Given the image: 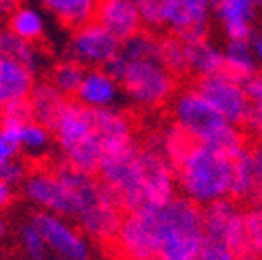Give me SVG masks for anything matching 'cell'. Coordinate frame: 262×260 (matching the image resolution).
Instances as JSON below:
<instances>
[{
	"label": "cell",
	"mask_w": 262,
	"mask_h": 260,
	"mask_svg": "<svg viewBox=\"0 0 262 260\" xmlns=\"http://www.w3.org/2000/svg\"><path fill=\"white\" fill-rule=\"evenodd\" d=\"M96 132V121H94V109L81 104L79 100H71L64 109V113L58 119V125L54 129V134L62 146V150L67 152L69 148L81 144Z\"/></svg>",
	"instance_id": "4fadbf2b"
},
{
	"label": "cell",
	"mask_w": 262,
	"mask_h": 260,
	"mask_svg": "<svg viewBox=\"0 0 262 260\" xmlns=\"http://www.w3.org/2000/svg\"><path fill=\"white\" fill-rule=\"evenodd\" d=\"M0 115H3V104H0Z\"/></svg>",
	"instance_id": "bcb514c9"
},
{
	"label": "cell",
	"mask_w": 262,
	"mask_h": 260,
	"mask_svg": "<svg viewBox=\"0 0 262 260\" xmlns=\"http://www.w3.org/2000/svg\"><path fill=\"white\" fill-rule=\"evenodd\" d=\"M11 202V187L9 183L0 181V206H7Z\"/></svg>",
	"instance_id": "ab89813d"
},
{
	"label": "cell",
	"mask_w": 262,
	"mask_h": 260,
	"mask_svg": "<svg viewBox=\"0 0 262 260\" xmlns=\"http://www.w3.org/2000/svg\"><path fill=\"white\" fill-rule=\"evenodd\" d=\"M195 90L223 115L227 123H231L235 127H242L248 123L254 104L246 92V85L225 75H214V77L200 79Z\"/></svg>",
	"instance_id": "52a82bcc"
},
{
	"label": "cell",
	"mask_w": 262,
	"mask_h": 260,
	"mask_svg": "<svg viewBox=\"0 0 262 260\" xmlns=\"http://www.w3.org/2000/svg\"><path fill=\"white\" fill-rule=\"evenodd\" d=\"M23 242H25V248H27L31 258L42 260L44 248H46V240L42 237V233L36 229L34 225H29V227H25V229H23Z\"/></svg>",
	"instance_id": "d6a6232c"
},
{
	"label": "cell",
	"mask_w": 262,
	"mask_h": 260,
	"mask_svg": "<svg viewBox=\"0 0 262 260\" xmlns=\"http://www.w3.org/2000/svg\"><path fill=\"white\" fill-rule=\"evenodd\" d=\"M246 92L250 96L252 104H262V73H258L254 79L246 83Z\"/></svg>",
	"instance_id": "8d00e7d4"
},
{
	"label": "cell",
	"mask_w": 262,
	"mask_h": 260,
	"mask_svg": "<svg viewBox=\"0 0 262 260\" xmlns=\"http://www.w3.org/2000/svg\"><path fill=\"white\" fill-rule=\"evenodd\" d=\"M0 121H13V123H21V125L38 123L34 106H31L29 98H19V100H11V102L3 104V115H0Z\"/></svg>",
	"instance_id": "1f68e13d"
},
{
	"label": "cell",
	"mask_w": 262,
	"mask_h": 260,
	"mask_svg": "<svg viewBox=\"0 0 262 260\" xmlns=\"http://www.w3.org/2000/svg\"><path fill=\"white\" fill-rule=\"evenodd\" d=\"M44 5L71 29H81L94 21L98 0H44Z\"/></svg>",
	"instance_id": "603a6c76"
},
{
	"label": "cell",
	"mask_w": 262,
	"mask_h": 260,
	"mask_svg": "<svg viewBox=\"0 0 262 260\" xmlns=\"http://www.w3.org/2000/svg\"><path fill=\"white\" fill-rule=\"evenodd\" d=\"M254 0H219L214 15L223 23V29L229 42H252L254 38V17H256Z\"/></svg>",
	"instance_id": "7c38bea8"
},
{
	"label": "cell",
	"mask_w": 262,
	"mask_h": 260,
	"mask_svg": "<svg viewBox=\"0 0 262 260\" xmlns=\"http://www.w3.org/2000/svg\"><path fill=\"white\" fill-rule=\"evenodd\" d=\"M25 189L29 193V198H34L42 206L60 214L75 216V202L71 191L64 187V183L54 173H38L34 177H29Z\"/></svg>",
	"instance_id": "5bb4252c"
},
{
	"label": "cell",
	"mask_w": 262,
	"mask_h": 260,
	"mask_svg": "<svg viewBox=\"0 0 262 260\" xmlns=\"http://www.w3.org/2000/svg\"><path fill=\"white\" fill-rule=\"evenodd\" d=\"M19 7V0H0V15H7V13H15Z\"/></svg>",
	"instance_id": "f35d334b"
},
{
	"label": "cell",
	"mask_w": 262,
	"mask_h": 260,
	"mask_svg": "<svg viewBox=\"0 0 262 260\" xmlns=\"http://www.w3.org/2000/svg\"><path fill=\"white\" fill-rule=\"evenodd\" d=\"M256 185V171H254V152L246 148L233 158L231 169V193L229 198H252Z\"/></svg>",
	"instance_id": "d4e9b609"
},
{
	"label": "cell",
	"mask_w": 262,
	"mask_h": 260,
	"mask_svg": "<svg viewBox=\"0 0 262 260\" xmlns=\"http://www.w3.org/2000/svg\"><path fill=\"white\" fill-rule=\"evenodd\" d=\"M58 260H69V258H58Z\"/></svg>",
	"instance_id": "7dc6e473"
},
{
	"label": "cell",
	"mask_w": 262,
	"mask_h": 260,
	"mask_svg": "<svg viewBox=\"0 0 262 260\" xmlns=\"http://www.w3.org/2000/svg\"><path fill=\"white\" fill-rule=\"evenodd\" d=\"M254 171H256V185H254V193H252V198L258 206H262V144L256 146L254 150Z\"/></svg>",
	"instance_id": "d590c367"
},
{
	"label": "cell",
	"mask_w": 262,
	"mask_h": 260,
	"mask_svg": "<svg viewBox=\"0 0 262 260\" xmlns=\"http://www.w3.org/2000/svg\"><path fill=\"white\" fill-rule=\"evenodd\" d=\"M195 144H198V140H195L189 132H185L181 125L175 123L169 132L165 134V146H162V152H165V156L169 158V162L175 169L179 162L191 152V148Z\"/></svg>",
	"instance_id": "83f0119b"
},
{
	"label": "cell",
	"mask_w": 262,
	"mask_h": 260,
	"mask_svg": "<svg viewBox=\"0 0 262 260\" xmlns=\"http://www.w3.org/2000/svg\"><path fill=\"white\" fill-rule=\"evenodd\" d=\"M142 160V187H144V204L150 206H165L175 196V169L169 162V158L150 150L142 148L140 154Z\"/></svg>",
	"instance_id": "9c48e42d"
},
{
	"label": "cell",
	"mask_w": 262,
	"mask_h": 260,
	"mask_svg": "<svg viewBox=\"0 0 262 260\" xmlns=\"http://www.w3.org/2000/svg\"><path fill=\"white\" fill-rule=\"evenodd\" d=\"M156 62L160 67H165L173 77H181L191 71L189 58H187V46L175 34L156 38Z\"/></svg>",
	"instance_id": "ffe728a7"
},
{
	"label": "cell",
	"mask_w": 262,
	"mask_h": 260,
	"mask_svg": "<svg viewBox=\"0 0 262 260\" xmlns=\"http://www.w3.org/2000/svg\"><path fill=\"white\" fill-rule=\"evenodd\" d=\"M225 77L246 85L250 79L258 75V60L252 50V42H229L225 48Z\"/></svg>",
	"instance_id": "ac0fdd59"
},
{
	"label": "cell",
	"mask_w": 262,
	"mask_h": 260,
	"mask_svg": "<svg viewBox=\"0 0 262 260\" xmlns=\"http://www.w3.org/2000/svg\"><path fill=\"white\" fill-rule=\"evenodd\" d=\"M200 260H242L239 254H235L233 250H229L227 246L223 244H216V242H204V248H202V254H200Z\"/></svg>",
	"instance_id": "836d02e7"
},
{
	"label": "cell",
	"mask_w": 262,
	"mask_h": 260,
	"mask_svg": "<svg viewBox=\"0 0 262 260\" xmlns=\"http://www.w3.org/2000/svg\"><path fill=\"white\" fill-rule=\"evenodd\" d=\"M175 117L177 125L189 132L198 140V144H204L227 158H235L248 148L239 127L227 123L223 115L195 88L187 90L177 98Z\"/></svg>",
	"instance_id": "6da1fadb"
},
{
	"label": "cell",
	"mask_w": 262,
	"mask_h": 260,
	"mask_svg": "<svg viewBox=\"0 0 262 260\" xmlns=\"http://www.w3.org/2000/svg\"><path fill=\"white\" fill-rule=\"evenodd\" d=\"M48 140V129L40 123H29L23 127V138H21V144L29 146V148H40L44 146Z\"/></svg>",
	"instance_id": "e575fe53"
},
{
	"label": "cell",
	"mask_w": 262,
	"mask_h": 260,
	"mask_svg": "<svg viewBox=\"0 0 262 260\" xmlns=\"http://www.w3.org/2000/svg\"><path fill=\"white\" fill-rule=\"evenodd\" d=\"M94 21L108 29L121 44L144 31L142 13L129 0H98Z\"/></svg>",
	"instance_id": "8fae6325"
},
{
	"label": "cell",
	"mask_w": 262,
	"mask_h": 260,
	"mask_svg": "<svg viewBox=\"0 0 262 260\" xmlns=\"http://www.w3.org/2000/svg\"><path fill=\"white\" fill-rule=\"evenodd\" d=\"M121 83L131 98L146 106H158L167 102L175 90V77L165 67H160L156 60L129 64Z\"/></svg>",
	"instance_id": "8992f818"
},
{
	"label": "cell",
	"mask_w": 262,
	"mask_h": 260,
	"mask_svg": "<svg viewBox=\"0 0 262 260\" xmlns=\"http://www.w3.org/2000/svg\"><path fill=\"white\" fill-rule=\"evenodd\" d=\"M160 256L158 260H200L206 235L202 208L189 198H173L158 206Z\"/></svg>",
	"instance_id": "3957f363"
},
{
	"label": "cell",
	"mask_w": 262,
	"mask_h": 260,
	"mask_svg": "<svg viewBox=\"0 0 262 260\" xmlns=\"http://www.w3.org/2000/svg\"><path fill=\"white\" fill-rule=\"evenodd\" d=\"M252 50H254V56H256L258 64H262V34L252 40Z\"/></svg>",
	"instance_id": "60d3db41"
},
{
	"label": "cell",
	"mask_w": 262,
	"mask_h": 260,
	"mask_svg": "<svg viewBox=\"0 0 262 260\" xmlns=\"http://www.w3.org/2000/svg\"><path fill=\"white\" fill-rule=\"evenodd\" d=\"M17 152V148L13 146V144H9L7 140H5V136L0 134V165H5V162H9L11 160V156Z\"/></svg>",
	"instance_id": "74e56055"
},
{
	"label": "cell",
	"mask_w": 262,
	"mask_h": 260,
	"mask_svg": "<svg viewBox=\"0 0 262 260\" xmlns=\"http://www.w3.org/2000/svg\"><path fill=\"white\" fill-rule=\"evenodd\" d=\"M115 96V79L108 77L102 69L88 71L79 92L77 100L90 109H104Z\"/></svg>",
	"instance_id": "7402d4cb"
},
{
	"label": "cell",
	"mask_w": 262,
	"mask_h": 260,
	"mask_svg": "<svg viewBox=\"0 0 262 260\" xmlns=\"http://www.w3.org/2000/svg\"><path fill=\"white\" fill-rule=\"evenodd\" d=\"M117 244L127 260H158V206L144 204L134 212H127L121 223Z\"/></svg>",
	"instance_id": "5b68a950"
},
{
	"label": "cell",
	"mask_w": 262,
	"mask_h": 260,
	"mask_svg": "<svg viewBox=\"0 0 262 260\" xmlns=\"http://www.w3.org/2000/svg\"><path fill=\"white\" fill-rule=\"evenodd\" d=\"M204 235L242 256L244 250V212L231 198L212 202L202 208Z\"/></svg>",
	"instance_id": "ba28073f"
},
{
	"label": "cell",
	"mask_w": 262,
	"mask_h": 260,
	"mask_svg": "<svg viewBox=\"0 0 262 260\" xmlns=\"http://www.w3.org/2000/svg\"><path fill=\"white\" fill-rule=\"evenodd\" d=\"M233 158H227L204 144H195L191 152L175 167V175L185 196L198 206L225 200L231 193Z\"/></svg>",
	"instance_id": "7a4b0ae2"
},
{
	"label": "cell",
	"mask_w": 262,
	"mask_h": 260,
	"mask_svg": "<svg viewBox=\"0 0 262 260\" xmlns=\"http://www.w3.org/2000/svg\"><path fill=\"white\" fill-rule=\"evenodd\" d=\"M254 3H256V7H258V9L262 7V0H254Z\"/></svg>",
	"instance_id": "ee69618b"
},
{
	"label": "cell",
	"mask_w": 262,
	"mask_h": 260,
	"mask_svg": "<svg viewBox=\"0 0 262 260\" xmlns=\"http://www.w3.org/2000/svg\"><path fill=\"white\" fill-rule=\"evenodd\" d=\"M94 121H96V134L100 136L104 144V152L134 144L131 123L121 113H115L111 109H94Z\"/></svg>",
	"instance_id": "e0dca14e"
},
{
	"label": "cell",
	"mask_w": 262,
	"mask_h": 260,
	"mask_svg": "<svg viewBox=\"0 0 262 260\" xmlns=\"http://www.w3.org/2000/svg\"><path fill=\"white\" fill-rule=\"evenodd\" d=\"M64 156H67V162L73 169L88 173V175H96L98 167H100V162H102V156H104V144H102L100 136L94 132L88 140L69 148L64 152Z\"/></svg>",
	"instance_id": "cb8c5ba5"
},
{
	"label": "cell",
	"mask_w": 262,
	"mask_h": 260,
	"mask_svg": "<svg viewBox=\"0 0 262 260\" xmlns=\"http://www.w3.org/2000/svg\"><path fill=\"white\" fill-rule=\"evenodd\" d=\"M129 3H134L136 7H142L144 3H148V0H129Z\"/></svg>",
	"instance_id": "7bdbcfd3"
},
{
	"label": "cell",
	"mask_w": 262,
	"mask_h": 260,
	"mask_svg": "<svg viewBox=\"0 0 262 260\" xmlns=\"http://www.w3.org/2000/svg\"><path fill=\"white\" fill-rule=\"evenodd\" d=\"M121 50V42L111 34L108 29H104L100 23L90 21L81 29L75 31L73 38V56L69 60L77 62H88V64H104L113 60Z\"/></svg>",
	"instance_id": "30bf717a"
},
{
	"label": "cell",
	"mask_w": 262,
	"mask_h": 260,
	"mask_svg": "<svg viewBox=\"0 0 262 260\" xmlns=\"http://www.w3.org/2000/svg\"><path fill=\"white\" fill-rule=\"evenodd\" d=\"M119 56H123L129 64L142 60H156V38L150 36L148 31H140L138 36L121 44Z\"/></svg>",
	"instance_id": "f1b7e54d"
},
{
	"label": "cell",
	"mask_w": 262,
	"mask_h": 260,
	"mask_svg": "<svg viewBox=\"0 0 262 260\" xmlns=\"http://www.w3.org/2000/svg\"><path fill=\"white\" fill-rule=\"evenodd\" d=\"M0 58L13 60L21 64V67L29 69L31 73L36 69V50L31 46V42L19 38L11 29L0 34Z\"/></svg>",
	"instance_id": "484cf974"
},
{
	"label": "cell",
	"mask_w": 262,
	"mask_h": 260,
	"mask_svg": "<svg viewBox=\"0 0 262 260\" xmlns=\"http://www.w3.org/2000/svg\"><path fill=\"white\" fill-rule=\"evenodd\" d=\"M85 69L83 64L77 60H67L60 62L54 69V85L64 94V96H73L79 92L83 79H85Z\"/></svg>",
	"instance_id": "4dcf8cb0"
},
{
	"label": "cell",
	"mask_w": 262,
	"mask_h": 260,
	"mask_svg": "<svg viewBox=\"0 0 262 260\" xmlns=\"http://www.w3.org/2000/svg\"><path fill=\"white\" fill-rule=\"evenodd\" d=\"M187 46V58H189V69L200 79L204 77H214L223 73L225 67V54L216 50L214 46L208 44V40L191 42Z\"/></svg>",
	"instance_id": "44dd1931"
},
{
	"label": "cell",
	"mask_w": 262,
	"mask_h": 260,
	"mask_svg": "<svg viewBox=\"0 0 262 260\" xmlns=\"http://www.w3.org/2000/svg\"><path fill=\"white\" fill-rule=\"evenodd\" d=\"M242 260H256V258H246V256H242Z\"/></svg>",
	"instance_id": "f6af8a7d"
},
{
	"label": "cell",
	"mask_w": 262,
	"mask_h": 260,
	"mask_svg": "<svg viewBox=\"0 0 262 260\" xmlns=\"http://www.w3.org/2000/svg\"><path fill=\"white\" fill-rule=\"evenodd\" d=\"M29 100H31V106H34V113H36V121L40 125H44L48 132H54L56 129L60 115L71 102L69 96H64L54 83H46V81L34 85V90L29 94Z\"/></svg>",
	"instance_id": "2e32d148"
},
{
	"label": "cell",
	"mask_w": 262,
	"mask_h": 260,
	"mask_svg": "<svg viewBox=\"0 0 262 260\" xmlns=\"http://www.w3.org/2000/svg\"><path fill=\"white\" fill-rule=\"evenodd\" d=\"M246 258H262V206L244 212V250Z\"/></svg>",
	"instance_id": "4316f807"
},
{
	"label": "cell",
	"mask_w": 262,
	"mask_h": 260,
	"mask_svg": "<svg viewBox=\"0 0 262 260\" xmlns=\"http://www.w3.org/2000/svg\"><path fill=\"white\" fill-rule=\"evenodd\" d=\"M34 227L42 233L48 246H52L56 252L62 254V258L69 260H85L88 250L79 235L69 229L62 221H58L52 214H36L34 216Z\"/></svg>",
	"instance_id": "9a60e30c"
},
{
	"label": "cell",
	"mask_w": 262,
	"mask_h": 260,
	"mask_svg": "<svg viewBox=\"0 0 262 260\" xmlns=\"http://www.w3.org/2000/svg\"><path fill=\"white\" fill-rule=\"evenodd\" d=\"M191 3H195V5H200V7H204V9H214L216 7V3L219 0H191Z\"/></svg>",
	"instance_id": "b9f144b4"
},
{
	"label": "cell",
	"mask_w": 262,
	"mask_h": 260,
	"mask_svg": "<svg viewBox=\"0 0 262 260\" xmlns=\"http://www.w3.org/2000/svg\"><path fill=\"white\" fill-rule=\"evenodd\" d=\"M31 90H34L31 71L13 60L0 58V104H7L19 98H29Z\"/></svg>",
	"instance_id": "d6986e66"
},
{
	"label": "cell",
	"mask_w": 262,
	"mask_h": 260,
	"mask_svg": "<svg viewBox=\"0 0 262 260\" xmlns=\"http://www.w3.org/2000/svg\"><path fill=\"white\" fill-rule=\"evenodd\" d=\"M142 148L134 142L125 148L104 152L96 177L104 185L108 200L123 212H134L144 206L142 187Z\"/></svg>",
	"instance_id": "277c9868"
},
{
	"label": "cell",
	"mask_w": 262,
	"mask_h": 260,
	"mask_svg": "<svg viewBox=\"0 0 262 260\" xmlns=\"http://www.w3.org/2000/svg\"><path fill=\"white\" fill-rule=\"evenodd\" d=\"M9 27H11L13 34H17L19 38H23L27 42H36L44 34V25H42L40 15L34 13L31 9H17L11 15Z\"/></svg>",
	"instance_id": "f546056e"
}]
</instances>
